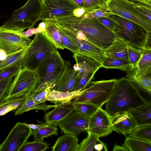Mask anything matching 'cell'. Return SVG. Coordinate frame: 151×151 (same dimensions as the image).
I'll list each match as a JSON object with an SVG mask.
<instances>
[{
    "label": "cell",
    "mask_w": 151,
    "mask_h": 151,
    "mask_svg": "<svg viewBox=\"0 0 151 151\" xmlns=\"http://www.w3.org/2000/svg\"><path fill=\"white\" fill-rule=\"evenodd\" d=\"M53 20L57 26L64 28L63 32L69 37L87 41L103 50L116 38L114 32L96 18L83 19L72 15Z\"/></svg>",
    "instance_id": "6da1fadb"
},
{
    "label": "cell",
    "mask_w": 151,
    "mask_h": 151,
    "mask_svg": "<svg viewBox=\"0 0 151 151\" xmlns=\"http://www.w3.org/2000/svg\"><path fill=\"white\" fill-rule=\"evenodd\" d=\"M147 101L134 85L126 78L117 80L105 111L110 116L129 112L145 104Z\"/></svg>",
    "instance_id": "7a4b0ae2"
},
{
    "label": "cell",
    "mask_w": 151,
    "mask_h": 151,
    "mask_svg": "<svg viewBox=\"0 0 151 151\" xmlns=\"http://www.w3.org/2000/svg\"><path fill=\"white\" fill-rule=\"evenodd\" d=\"M107 17L113 22L116 37L127 45L141 50L148 47L151 42V33L140 25L119 16L111 14Z\"/></svg>",
    "instance_id": "3957f363"
},
{
    "label": "cell",
    "mask_w": 151,
    "mask_h": 151,
    "mask_svg": "<svg viewBox=\"0 0 151 151\" xmlns=\"http://www.w3.org/2000/svg\"><path fill=\"white\" fill-rule=\"evenodd\" d=\"M44 8L41 0H28L22 6L14 11L0 28L18 33L33 28L39 20Z\"/></svg>",
    "instance_id": "277c9868"
},
{
    "label": "cell",
    "mask_w": 151,
    "mask_h": 151,
    "mask_svg": "<svg viewBox=\"0 0 151 151\" xmlns=\"http://www.w3.org/2000/svg\"><path fill=\"white\" fill-rule=\"evenodd\" d=\"M57 50L44 32L36 34L25 53L21 68L36 70L43 61L50 57Z\"/></svg>",
    "instance_id": "5b68a950"
},
{
    "label": "cell",
    "mask_w": 151,
    "mask_h": 151,
    "mask_svg": "<svg viewBox=\"0 0 151 151\" xmlns=\"http://www.w3.org/2000/svg\"><path fill=\"white\" fill-rule=\"evenodd\" d=\"M65 61L58 50L43 61L36 70L38 81L35 89L31 94L39 93L49 86L52 90L64 70Z\"/></svg>",
    "instance_id": "8992f818"
},
{
    "label": "cell",
    "mask_w": 151,
    "mask_h": 151,
    "mask_svg": "<svg viewBox=\"0 0 151 151\" xmlns=\"http://www.w3.org/2000/svg\"><path fill=\"white\" fill-rule=\"evenodd\" d=\"M117 80L114 79L91 81L88 86L81 91L71 101L90 103L101 108L109 98Z\"/></svg>",
    "instance_id": "52a82bcc"
},
{
    "label": "cell",
    "mask_w": 151,
    "mask_h": 151,
    "mask_svg": "<svg viewBox=\"0 0 151 151\" xmlns=\"http://www.w3.org/2000/svg\"><path fill=\"white\" fill-rule=\"evenodd\" d=\"M38 80L36 70L21 68L1 102L29 95L35 89Z\"/></svg>",
    "instance_id": "ba28073f"
},
{
    "label": "cell",
    "mask_w": 151,
    "mask_h": 151,
    "mask_svg": "<svg viewBox=\"0 0 151 151\" xmlns=\"http://www.w3.org/2000/svg\"><path fill=\"white\" fill-rule=\"evenodd\" d=\"M107 6L112 14H116L140 25L151 32V22L147 20L134 7L129 0H110Z\"/></svg>",
    "instance_id": "9c48e42d"
},
{
    "label": "cell",
    "mask_w": 151,
    "mask_h": 151,
    "mask_svg": "<svg viewBox=\"0 0 151 151\" xmlns=\"http://www.w3.org/2000/svg\"><path fill=\"white\" fill-rule=\"evenodd\" d=\"M43 12L39 20H53L55 19L73 15L79 7L72 0H41Z\"/></svg>",
    "instance_id": "30bf717a"
},
{
    "label": "cell",
    "mask_w": 151,
    "mask_h": 151,
    "mask_svg": "<svg viewBox=\"0 0 151 151\" xmlns=\"http://www.w3.org/2000/svg\"><path fill=\"white\" fill-rule=\"evenodd\" d=\"M32 135V129L25 122H17L0 145V151H19Z\"/></svg>",
    "instance_id": "8fae6325"
},
{
    "label": "cell",
    "mask_w": 151,
    "mask_h": 151,
    "mask_svg": "<svg viewBox=\"0 0 151 151\" xmlns=\"http://www.w3.org/2000/svg\"><path fill=\"white\" fill-rule=\"evenodd\" d=\"M90 118L83 116L75 110L59 122L57 125L61 132L77 137L81 133L87 132Z\"/></svg>",
    "instance_id": "7c38bea8"
},
{
    "label": "cell",
    "mask_w": 151,
    "mask_h": 151,
    "mask_svg": "<svg viewBox=\"0 0 151 151\" xmlns=\"http://www.w3.org/2000/svg\"><path fill=\"white\" fill-rule=\"evenodd\" d=\"M32 40L29 37L0 28V48L4 50L7 55L27 46Z\"/></svg>",
    "instance_id": "4fadbf2b"
},
{
    "label": "cell",
    "mask_w": 151,
    "mask_h": 151,
    "mask_svg": "<svg viewBox=\"0 0 151 151\" xmlns=\"http://www.w3.org/2000/svg\"><path fill=\"white\" fill-rule=\"evenodd\" d=\"M111 117L101 108H99L89 119L87 132L99 137L106 136L112 131Z\"/></svg>",
    "instance_id": "5bb4252c"
},
{
    "label": "cell",
    "mask_w": 151,
    "mask_h": 151,
    "mask_svg": "<svg viewBox=\"0 0 151 151\" xmlns=\"http://www.w3.org/2000/svg\"><path fill=\"white\" fill-rule=\"evenodd\" d=\"M77 75V72L72 68L70 62L65 61L64 70L52 90L66 92L72 91Z\"/></svg>",
    "instance_id": "9a60e30c"
},
{
    "label": "cell",
    "mask_w": 151,
    "mask_h": 151,
    "mask_svg": "<svg viewBox=\"0 0 151 151\" xmlns=\"http://www.w3.org/2000/svg\"><path fill=\"white\" fill-rule=\"evenodd\" d=\"M73 57L76 64L73 66L78 73L77 77L81 78L91 74H95L101 65L98 62L88 56L73 53Z\"/></svg>",
    "instance_id": "2e32d148"
},
{
    "label": "cell",
    "mask_w": 151,
    "mask_h": 151,
    "mask_svg": "<svg viewBox=\"0 0 151 151\" xmlns=\"http://www.w3.org/2000/svg\"><path fill=\"white\" fill-rule=\"evenodd\" d=\"M111 117L112 129L119 134H129L138 125L129 112Z\"/></svg>",
    "instance_id": "e0dca14e"
},
{
    "label": "cell",
    "mask_w": 151,
    "mask_h": 151,
    "mask_svg": "<svg viewBox=\"0 0 151 151\" xmlns=\"http://www.w3.org/2000/svg\"><path fill=\"white\" fill-rule=\"evenodd\" d=\"M74 110L71 101L56 105L54 109L44 116L45 123L56 124Z\"/></svg>",
    "instance_id": "ac0fdd59"
},
{
    "label": "cell",
    "mask_w": 151,
    "mask_h": 151,
    "mask_svg": "<svg viewBox=\"0 0 151 151\" xmlns=\"http://www.w3.org/2000/svg\"><path fill=\"white\" fill-rule=\"evenodd\" d=\"M78 139L74 135L64 133L60 137L52 147L53 151H77Z\"/></svg>",
    "instance_id": "d6986e66"
},
{
    "label": "cell",
    "mask_w": 151,
    "mask_h": 151,
    "mask_svg": "<svg viewBox=\"0 0 151 151\" xmlns=\"http://www.w3.org/2000/svg\"><path fill=\"white\" fill-rule=\"evenodd\" d=\"M132 70L134 77L137 78L151 74V48L142 50V54L136 67Z\"/></svg>",
    "instance_id": "ffe728a7"
},
{
    "label": "cell",
    "mask_w": 151,
    "mask_h": 151,
    "mask_svg": "<svg viewBox=\"0 0 151 151\" xmlns=\"http://www.w3.org/2000/svg\"><path fill=\"white\" fill-rule=\"evenodd\" d=\"M104 56L113 58L128 59L127 45L116 37L111 45L104 50Z\"/></svg>",
    "instance_id": "44dd1931"
},
{
    "label": "cell",
    "mask_w": 151,
    "mask_h": 151,
    "mask_svg": "<svg viewBox=\"0 0 151 151\" xmlns=\"http://www.w3.org/2000/svg\"><path fill=\"white\" fill-rule=\"evenodd\" d=\"M134 117L138 126L151 124V103L144 105L129 112Z\"/></svg>",
    "instance_id": "7402d4cb"
},
{
    "label": "cell",
    "mask_w": 151,
    "mask_h": 151,
    "mask_svg": "<svg viewBox=\"0 0 151 151\" xmlns=\"http://www.w3.org/2000/svg\"><path fill=\"white\" fill-rule=\"evenodd\" d=\"M56 105H47L45 103H37L32 94L27 96L22 104L17 108L14 113L15 115H20L31 110H41L44 111L51 108L55 107Z\"/></svg>",
    "instance_id": "603a6c76"
},
{
    "label": "cell",
    "mask_w": 151,
    "mask_h": 151,
    "mask_svg": "<svg viewBox=\"0 0 151 151\" xmlns=\"http://www.w3.org/2000/svg\"><path fill=\"white\" fill-rule=\"evenodd\" d=\"M101 67L108 69H116L126 72L132 70L134 68L128 59L113 58L104 56Z\"/></svg>",
    "instance_id": "cb8c5ba5"
},
{
    "label": "cell",
    "mask_w": 151,
    "mask_h": 151,
    "mask_svg": "<svg viewBox=\"0 0 151 151\" xmlns=\"http://www.w3.org/2000/svg\"><path fill=\"white\" fill-rule=\"evenodd\" d=\"M45 21L46 26L45 34L57 49L64 50L61 42V36L59 29L54 20Z\"/></svg>",
    "instance_id": "d4e9b609"
},
{
    "label": "cell",
    "mask_w": 151,
    "mask_h": 151,
    "mask_svg": "<svg viewBox=\"0 0 151 151\" xmlns=\"http://www.w3.org/2000/svg\"><path fill=\"white\" fill-rule=\"evenodd\" d=\"M29 45L14 53L8 55L5 60L0 61V71L15 65L21 66Z\"/></svg>",
    "instance_id": "484cf974"
},
{
    "label": "cell",
    "mask_w": 151,
    "mask_h": 151,
    "mask_svg": "<svg viewBox=\"0 0 151 151\" xmlns=\"http://www.w3.org/2000/svg\"><path fill=\"white\" fill-rule=\"evenodd\" d=\"M122 146L128 151H151V142L130 136L126 137Z\"/></svg>",
    "instance_id": "4316f807"
},
{
    "label": "cell",
    "mask_w": 151,
    "mask_h": 151,
    "mask_svg": "<svg viewBox=\"0 0 151 151\" xmlns=\"http://www.w3.org/2000/svg\"><path fill=\"white\" fill-rule=\"evenodd\" d=\"M81 91L78 90L66 92L52 90L47 97L46 100L53 103L55 105L71 101L72 99L77 95Z\"/></svg>",
    "instance_id": "83f0119b"
},
{
    "label": "cell",
    "mask_w": 151,
    "mask_h": 151,
    "mask_svg": "<svg viewBox=\"0 0 151 151\" xmlns=\"http://www.w3.org/2000/svg\"><path fill=\"white\" fill-rule=\"evenodd\" d=\"M132 70L127 72L126 78L133 84H134L136 85L141 90L150 96L151 94V74L136 78L133 76Z\"/></svg>",
    "instance_id": "f1b7e54d"
},
{
    "label": "cell",
    "mask_w": 151,
    "mask_h": 151,
    "mask_svg": "<svg viewBox=\"0 0 151 151\" xmlns=\"http://www.w3.org/2000/svg\"><path fill=\"white\" fill-rule=\"evenodd\" d=\"M27 96L13 99L0 103V116L17 109L25 100Z\"/></svg>",
    "instance_id": "f546056e"
},
{
    "label": "cell",
    "mask_w": 151,
    "mask_h": 151,
    "mask_svg": "<svg viewBox=\"0 0 151 151\" xmlns=\"http://www.w3.org/2000/svg\"><path fill=\"white\" fill-rule=\"evenodd\" d=\"M129 134L133 138L151 142V124L138 126Z\"/></svg>",
    "instance_id": "4dcf8cb0"
},
{
    "label": "cell",
    "mask_w": 151,
    "mask_h": 151,
    "mask_svg": "<svg viewBox=\"0 0 151 151\" xmlns=\"http://www.w3.org/2000/svg\"><path fill=\"white\" fill-rule=\"evenodd\" d=\"M57 125L50 124L36 131H32L34 140L41 141L44 138L52 135H58Z\"/></svg>",
    "instance_id": "1f68e13d"
},
{
    "label": "cell",
    "mask_w": 151,
    "mask_h": 151,
    "mask_svg": "<svg viewBox=\"0 0 151 151\" xmlns=\"http://www.w3.org/2000/svg\"><path fill=\"white\" fill-rule=\"evenodd\" d=\"M74 110L78 114L90 118L99 108L93 104L86 103L72 102Z\"/></svg>",
    "instance_id": "d6a6232c"
},
{
    "label": "cell",
    "mask_w": 151,
    "mask_h": 151,
    "mask_svg": "<svg viewBox=\"0 0 151 151\" xmlns=\"http://www.w3.org/2000/svg\"><path fill=\"white\" fill-rule=\"evenodd\" d=\"M87 137L78 144L77 151H93L96 142L99 138L96 135L87 132Z\"/></svg>",
    "instance_id": "836d02e7"
},
{
    "label": "cell",
    "mask_w": 151,
    "mask_h": 151,
    "mask_svg": "<svg viewBox=\"0 0 151 151\" xmlns=\"http://www.w3.org/2000/svg\"><path fill=\"white\" fill-rule=\"evenodd\" d=\"M49 148L48 144L42 141L26 142L19 151H43Z\"/></svg>",
    "instance_id": "e575fe53"
},
{
    "label": "cell",
    "mask_w": 151,
    "mask_h": 151,
    "mask_svg": "<svg viewBox=\"0 0 151 151\" xmlns=\"http://www.w3.org/2000/svg\"><path fill=\"white\" fill-rule=\"evenodd\" d=\"M107 5L93 11L86 13L81 17L83 19H92L107 17L111 14Z\"/></svg>",
    "instance_id": "d590c367"
},
{
    "label": "cell",
    "mask_w": 151,
    "mask_h": 151,
    "mask_svg": "<svg viewBox=\"0 0 151 151\" xmlns=\"http://www.w3.org/2000/svg\"><path fill=\"white\" fill-rule=\"evenodd\" d=\"M127 51L128 59L134 69L141 57L142 50H138L127 45Z\"/></svg>",
    "instance_id": "8d00e7d4"
},
{
    "label": "cell",
    "mask_w": 151,
    "mask_h": 151,
    "mask_svg": "<svg viewBox=\"0 0 151 151\" xmlns=\"http://www.w3.org/2000/svg\"><path fill=\"white\" fill-rule=\"evenodd\" d=\"M110 0H83L86 13L99 9L105 6Z\"/></svg>",
    "instance_id": "74e56055"
},
{
    "label": "cell",
    "mask_w": 151,
    "mask_h": 151,
    "mask_svg": "<svg viewBox=\"0 0 151 151\" xmlns=\"http://www.w3.org/2000/svg\"><path fill=\"white\" fill-rule=\"evenodd\" d=\"M131 2L133 4L134 8L139 13L147 20L151 22V6L138 1Z\"/></svg>",
    "instance_id": "f35d334b"
},
{
    "label": "cell",
    "mask_w": 151,
    "mask_h": 151,
    "mask_svg": "<svg viewBox=\"0 0 151 151\" xmlns=\"http://www.w3.org/2000/svg\"><path fill=\"white\" fill-rule=\"evenodd\" d=\"M95 74H91L87 76L81 78L77 77L73 91H82L86 88L89 85L94 78Z\"/></svg>",
    "instance_id": "ab89813d"
},
{
    "label": "cell",
    "mask_w": 151,
    "mask_h": 151,
    "mask_svg": "<svg viewBox=\"0 0 151 151\" xmlns=\"http://www.w3.org/2000/svg\"><path fill=\"white\" fill-rule=\"evenodd\" d=\"M58 29L60 34L61 42L64 48L69 50L73 54H78L79 51L78 46L63 31Z\"/></svg>",
    "instance_id": "60d3db41"
},
{
    "label": "cell",
    "mask_w": 151,
    "mask_h": 151,
    "mask_svg": "<svg viewBox=\"0 0 151 151\" xmlns=\"http://www.w3.org/2000/svg\"><path fill=\"white\" fill-rule=\"evenodd\" d=\"M21 68V65L12 66L0 71V81L15 77Z\"/></svg>",
    "instance_id": "b9f144b4"
},
{
    "label": "cell",
    "mask_w": 151,
    "mask_h": 151,
    "mask_svg": "<svg viewBox=\"0 0 151 151\" xmlns=\"http://www.w3.org/2000/svg\"><path fill=\"white\" fill-rule=\"evenodd\" d=\"M13 79L9 78L0 81V103L7 93Z\"/></svg>",
    "instance_id": "7bdbcfd3"
},
{
    "label": "cell",
    "mask_w": 151,
    "mask_h": 151,
    "mask_svg": "<svg viewBox=\"0 0 151 151\" xmlns=\"http://www.w3.org/2000/svg\"><path fill=\"white\" fill-rule=\"evenodd\" d=\"M52 91L51 87L45 88L41 91L34 94H32L35 101L38 103H45L46 99Z\"/></svg>",
    "instance_id": "ee69618b"
},
{
    "label": "cell",
    "mask_w": 151,
    "mask_h": 151,
    "mask_svg": "<svg viewBox=\"0 0 151 151\" xmlns=\"http://www.w3.org/2000/svg\"><path fill=\"white\" fill-rule=\"evenodd\" d=\"M105 26L113 32L114 29L113 21L107 17L97 18Z\"/></svg>",
    "instance_id": "f6af8a7d"
},
{
    "label": "cell",
    "mask_w": 151,
    "mask_h": 151,
    "mask_svg": "<svg viewBox=\"0 0 151 151\" xmlns=\"http://www.w3.org/2000/svg\"><path fill=\"white\" fill-rule=\"evenodd\" d=\"M40 32H41L37 27V28L33 27L28 29L26 31L18 34L24 37H29L34 34Z\"/></svg>",
    "instance_id": "bcb514c9"
},
{
    "label": "cell",
    "mask_w": 151,
    "mask_h": 151,
    "mask_svg": "<svg viewBox=\"0 0 151 151\" xmlns=\"http://www.w3.org/2000/svg\"><path fill=\"white\" fill-rule=\"evenodd\" d=\"M94 150L98 151H107L108 149L106 145L99 140L95 145Z\"/></svg>",
    "instance_id": "7dc6e473"
},
{
    "label": "cell",
    "mask_w": 151,
    "mask_h": 151,
    "mask_svg": "<svg viewBox=\"0 0 151 151\" xmlns=\"http://www.w3.org/2000/svg\"><path fill=\"white\" fill-rule=\"evenodd\" d=\"M86 13V10L83 8L78 7L74 11L73 15L77 17H81Z\"/></svg>",
    "instance_id": "c3c4849f"
},
{
    "label": "cell",
    "mask_w": 151,
    "mask_h": 151,
    "mask_svg": "<svg viewBox=\"0 0 151 151\" xmlns=\"http://www.w3.org/2000/svg\"><path fill=\"white\" fill-rule=\"evenodd\" d=\"M50 124H51L45 123L41 124H27V125L32 129V130L36 131L44 127L49 125Z\"/></svg>",
    "instance_id": "681fc988"
},
{
    "label": "cell",
    "mask_w": 151,
    "mask_h": 151,
    "mask_svg": "<svg viewBox=\"0 0 151 151\" xmlns=\"http://www.w3.org/2000/svg\"><path fill=\"white\" fill-rule=\"evenodd\" d=\"M112 151H128V150L123 146H120L117 144H115Z\"/></svg>",
    "instance_id": "f907efd6"
},
{
    "label": "cell",
    "mask_w": 151,
    "mask_h": 151,
    "mask_svg": "<svg viewBox=\"0 0 151 151\" xmlns=\"http://www.w3.org/2000/svg\"><path fill=\"white\" fill-rule=\"evenodd\" d=\"M79 7L83 8L85 9V5L83 0H72Z\"/></svg>",
    "instance_id": "816d5d0a"
},
{
    "label": "cell",
    "mask_w": 151,
    "mask_h": 151,
    "mask_svg": "<svg viewBox=\"0 0 151 151\" xmlns=\"http://www.w3.org/2000/svg\"><path fill=\"white\" fill-rule=\"evenodd\" d=\"M7 55L6 52L4 50L0 48V61L5 60Z\"/></svg>",
    "instance_id": "f5cc1de1"
},
{
    "label": "cell",
    "mask_w": 151,
    "mask_h": 151,
    "mask_svg": "<svg viewBox=\"0 0 151 151\" xmlns=\"http://www.w3.org/2000/svg\"><path fill=\"white\" fill-rule=\"evenodd\" d=\"M45 23L44 21H42L38 25L37 28L40 30L41 32H44L45 31Z\"/></svg>",
    "instance_id": "db71d44e"
},
{
    "label": "cell",
    "mask_w": 151,
    "mask_h": 151,
    "mask_svg": "<svg viewBox=\"0 0 151 151\" xmlns=\"http://www.w3.org/2000/svg\"><path fill=\"white\" fill-rule=\"evenodd\" d=\"M143 3L149 6H151V0H132Z\"/></svg>",
    "instance_id": "11a10c76"
}]
</instances>
